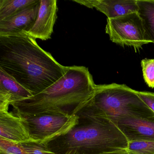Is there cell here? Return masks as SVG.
I'll return each mask as SVG.
<instances>
[{
	"label": "cell",
	"instance_id": "6da1fadb",
	"mask_svg": "<svg viewBox=\"0 0 154 154\" xmlns=\"http://www.w3.org/2000/svg\"><path fill=\"white\" fill-rule=\"evenodd\" d=\"M0 68L35 95L57 82L67 66L22 32L0 35Z\"/></svg>",
	"mask_w": 154,
	"mask_h": 154
},
{
	"label": "cell",
	"instance_id": "7a4b0ae2",
	"mask_svg": "<svg viewBox=\"0 0 154 154\" xmlns=\"http://www.w3.org/2000/svg\"><path fill=\"white\" fill-rule=\"evenodd\" d=\"M96 85L88 68L67 66L65 74L41 92L12 102L14 113L21 117L43 114H77L92 100Z\"/></svg>",
	"mask_w": 154,
	"mask_h": 154
},
{
	"label": "cell",
	"instance_id": "3957f363",
	"mask_svg": "<svg viewBox=\"0 0 154 154\" xmlns=\"http://www.w3.org/2000/svg\"><path fill=\"white\" fill-rule=\"evenodd\" d=\"M72 132L77 149L96 154L127 149L128 141L116 123L90 103L79 112Z\"/></svg>",
	"mask_w": 154,
	"mask_h": 154
},
{
	"label": "cell",
	"instance_id": "277c9868",
	"mask_svg": "<svg viewBox=\"0 0 154 154\" xmlns=\"http://www.w3.org/2000/svg\"><path fill=\"white\" fill-rule=\"evenodd\" d=\"M92 103L116 124L124 119L154 117V112L140 98L137 91L126 85H96Z\"/></svg>",
	"mask_w": 154,
	"mask_h": 154
},
{
	"label": "cell",
	"instance_id": "5b68a950",
	"mask_svg": "<svg viewBox=\"0 0 154 154\" xmlns=\"http://www.w3.org/2000/svg\"><path fill=\"white\" fill-rule=\"evenodd\" d=\"M22 117L25 119L32 139L46 144L65 135L79 122L77 114H43Z\"/></svg>",
	"mask_w": 154,
	"mask_h": 154
},
{
	"label": "cell",
	"instance_id": "8992f818",
	"mask_svg": "<svg viewBox=\"0 0 154 154\" xmlns=\"http://www.w3.org/2000/svg\"><path fill=\"white\" fill-rule=\"evenodd\" d=\"M105 31L112 42L122 47H131L139 50L142 46L149 44L142 20L137 12L115 18H107Z\"/></svg>",
	"mask_w": 154,
	"mask_h": 154
},
{
	"label": "cell",
	"instance_id": "52a82bcc",
	"mask_svg": "<svg viewBox=\"0 0 154 154\" xmlns=\"http://www.w3.org/2000/svg\"><path fill=\"white\" fill-rule=\"evenodd\" d=\"M57 1L40 0L36 20L32 28L26 33L35 39H50L57 18Z\"/></svg>",
	"mask_w": 154,
	"mask_h": 154
},
{
	"label": "cell",
	"instance_id": "ba28073f",
	"mask_svg": "<svg viewBox=\"0 0 154 154\" xmlns=\"http://www.w3.org/2000/svg\"><path fill=\"white\" fill-rule=\"evenodd\" d=\"M0 138L18 144L34 141L24 118L8 110H0Z\"/></svg>",
	"mask_w": 154,
	"mask_h": 154
},
{
	"label": "cell",
	"instance_id": "9c48e42d",
	"mask_svg": "<svg viewBox=\"0 0 154 154\" xmlns=\"http://www.w3.org/2000/svg\"><path fill=\"white\" fill-rule=\"evenodd\" d=\"M116 124L128 142L154 141V117L124 119Z\"/></svg>",
	"mask_w": 154,
	"mask_h": 154
},
{
	"label": "cell",
	"instance_id": "30bf717a",
	"mask_svg": "<svg viewBox=\"0 0 154 154\" xmlns=\"http://www.w3.org/2000/svg\"><path fill=\"white\" fill-rule=\"evenodd\" d=\"M40 6V1L26 8L14 16L0 21V35L15 34L29 31L35 22Z\"/></svg>",
	"mask_w": 154,
	"mask_h": 154
},
{
	"label": "cell",
	"instance_id": "8fae6325",
	"mask_svg": "<svg viewBox=\"0 0 154 154\" xmlns=\"http://www.w3.org/2000/svg\"><path fill=\"white\" fill-rule=\"evenodd\" d=\"M73 2L89 8H94L106 15L108 19L115 18L137 11V0H73Z\"/></svg>",
	"mask_w": 154,
	"mask_h": 154
},
{
	"label": "cell",
	"instance_id": "7c38bea8",
	"mask_svg": "<svg viewBox=\"0 0 154 154\" xmlns=\"http://www.w3.org/2000/svg\"><path fill=\"white\" fill-rule=\"evenodd\" d=\"M32 96L29 91L0 68V105L9 106L12 102Z\"/></svg>",
	"mask_w": 154,
	"mask_h": 154
},
{
	"label": "cell",
	"instance_id": "4fadbf2b",
	"mask_svg": "<svg viewBox=\"0 0 154 154\" xmlns=\"http://www.w3.org/2000/svg\"><path fill=\"white\" fill-rule=\"evenodd\" d=\"M137 4L146 38L149 43L154 44V0H137Z\"/></svg>",
	"mask_w": 154,
	"mask_h": 154
},
{
	"label": "cell",
	"instance_id": "5bb4252c",
	"mask_svg": "<svg viewBox=\"0 0 154 154\" xmlns=\"http://www.w3.org/2000/svg\"><path fill=\"white\" fill-rule=\"evenodd\" d=\"M40 0H0V21L8 18Z\"/></svg>",
	"mask_w": 154,
	"mask_h": 154
},
{
	"label": "cell",
	"instance_id": "9a60e30c",
	"mask_svg": "<svg viewBox=\"0 0 154 154\" xmlns=\"http://www.w3.org/2000/svg\"><path fill=\"white\" fill-rule=\"evenodd\" d=\"M127 150L133 154H154V141L128 142Z\"/></svg>",
	"mask_w": 154,
	"mask_h": 154
},
{
	"label": "cell",
	"instance_id": "2e32d148",
	"mask_svg": "<svg viewBox=\"0 0 154 154\" xmlns=\"http://www.w3.org/2000/svg\"><path fill=\"white\" fill-rule=\"evenodd\" d=\"M20 144L29 154H57L51 150L45 143L30 141Z\"/></svg>",
	"mask_w": 154,
	"mask_h": 154
},
{
	"label": "cell",
	"instance_id": "e0dca14e",
	"mask_svg": "<svg viewBox=\"0 0 154 154\" xmlns=\"http://www.w3.org/2000/svg\"><path fill=\"white\" fill-rule=\"evenodd\" d=\"M141 66L145 83L149 88H154V59L145 58L141 60Z\"/></svg>",
	"mask_w": 154,
	"mask_h": 154
},
{
	"label": "cell",
	"instance_id": "ac0fdd59",
	"mask_svg": "<svg viewBox=\"0 0 154 154\" xmlns=\"http://www.w3.org/2000/svg\"><path fill=\"white\" fill-rule=\"evenodd\" d=\"M0 154H29L20 144L0 138Z\"/></svg>",
	"mask_w": 154,
	"mask_h": 154
},
{
	"label": "cell",
	"instance_id": "d6986e66",
	"mask_svg": "<svg viewBox=\"0 0 154 154\" xmlns=\"http://www.w3.org/2000/svg\"><path fill=\"white\" fill-rule=\"evenodd\" d=\"M137 94L145 104L154 112V93L137 91Z\"/></svg>",
	"mask_w": 154,
	"mask_h": 154
},
{
	"label": "cell",
	"instance_id": "ffe728a7",
	"mask_svg": "<svg viewBox=\"0 0 154 154\" xmlns=\"http://www.w3.org/2000/svg\"><path fill=\"white\" fill-rule=\"evenodd\" d=\"M64 154H88L83 151L79 149H71L66 151ZM96 154H128L127 149H122V150H116V151H110V152H103Z\"/></svg>",
	"mask_w": 154,
	"mask_h": 154
},
{
	"label": "cell",
	"instance_id": "44dd1931",
	"mask_svg": "<svg viewBox=\"0 0 154 154\" xmlns=\"http://www.w3.org/2000/svg\"><path fill=\"white\" fill-rule=\"evenodd\" d=\"M128 154H131V153H128Z\"/></svg>",
	"mask_w": 154,
	"mask_h": 154
}]
</instances>
